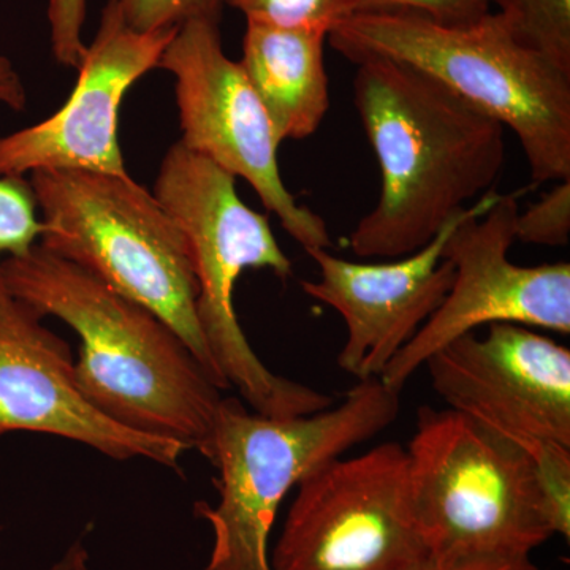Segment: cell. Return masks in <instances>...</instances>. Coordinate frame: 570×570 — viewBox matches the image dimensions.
Returning a JSON list of instances; mask_svg holds the SVG:
<instances>
[{"label":"cell","instance_id":"44dd1931","mask_svg":"<svg viewBox=\"0 0 570 570\" xmlns=\"http://www.w3.org/2000/svg\"><path fill=\"white\" fill-rule=\"evenodd\" d=\"M554 535L570 538V448L547 444L531 453Z\"/></svg>","mask_w":570,"mask_h":570},{"label":"cell","instance_id":"3957f363","mask_svg":"<svg viewBox=\"0 0 570 570\" xmlns=\"http://www.w3.org/2000/svg\"><path fill=\"white\" fill-rule=\"evenodd\" d=\"M358 63L384 58L414 67L519 138L535 186L570 179V73L523 43L491 11L444 26L415 11L356 13L328 33Z\"/></svg>","mask_w":570,"mask_h":570},{"label":"cell","instance_id":"2e32d148","mask_svg":"<svg viewBox=\"0 0 570 570\" xmlns=\"http://www.w3.org/2000/svg\"><path fill=\"white\" fill-rule=\"evenodd\" d=\"M0 104L13 111L28 105V91L13 62L0 55ZM41 223L31 183L0 178V272L6 258L28 253L39 243Z\"/></svg>","mask_w":570,"mask_h":570},{"label":"cell","instance_id":"603a6c76","mask_svg":"<svg viewBox=\"0 0 570 570\" xmlns=\"http://www.w3.org/2000/svg\"><path fill=\"white\" fill-rule=\"evenodd\" d=\"M88 0H48L51 51L56 62L78 69L86 52L82 40Z\"/></svg>","mask_w":570,"mask_h":570},{"label":"cell","instance_id":"9a60e30c","mask_svg":"<svg viewBox=\"0 0 570 570\" xmlns=\"http://www.w3.org/2000/svg\"><path fill=\"white\" fill-rule=\"evenodd\" d=\"M324 32L247 22L239 61L277 140L316 134L330 108Z\"/></svg>","mask_w":570,"mask_h":570},{"label":"cell","instance_id":"9c48e42d","mask_svg":"<svg viewBox=\"0 0 570 570\" xmlns=\"http://www.w3.org/2000/svg\"><path fill=\"white\" fill-rule=\"evenodd\" d=\"M527 193L490 190L456 225L442 253L455 269L452 287L379 377L387 387L401 392L434 352L482 326L517 324L569 335L570 265L523 266L509 258Z\"/></svg>","mask_w":570,"mask_h":570},{"label":"cell","instance_id":"7a4b0ae2","mask_svg":"<svg viewBox=\"0 0 570 570\" xmlns=\"http://www.w3.org/2000/svg\"><path fill=\"white\" fill-rule=\"evenodd\" d=\"M0 279L80 337L75 376L100 414L206 456L224 390L170 325L39 243L6 258Z\"/></svg>","mask_w":570,"mask_h":570},{"label":"cell","instance_id":"cb8c5ba5","mask_svg":"<svg viewBox=\"0 0 570 570\" xmlns=\"http://www.w3.org/2000/svg\"><path fill=\"white\" fill-rule=\"evenodd\" d=\"M412 570H540L531 558L520 560H489V558H469V560H430Z\"/></svg>","mask_w":570,"mask_h":570},{"label":"cell","instance_id":"4fadbf2b","mask_svg":"<svg viewBox=\"0 0 570 570\" xmlns=\"http://www.w3.org/2000/svg\"><path fill=\"white\" fill-rule=\"evenodd\" d=\"M45 316L0 279V436L50 434L97 450L111 460L142 459L179 471V442L127 430L86 400L69 344Z\"/></svg>","mask_w":570,"mask_h":570},{"label":"cell","instance_id":"ac0fdd59","mask_svg":"<svg viewBox=\"0 0 570 570\" xmlns=\"http://www.w3.org/2000/svg\"><path fill=\"white\" fill-rule=\"evenodd\" d=\"M246 22L284 29H309L328 36L356 13V0H225Z\"/></svg>","mask_w":570,"mask_h":570},{"label":"cell","instance_id":"6da1fadb","mask_svg":"<svg viewBox=\"0 0 570 570\" xmlns=\"http://www.w3.org/2000/svg\"><path fill=\"white\" fill-rule=\"evenodd\" d=\"M355 66V107L382 190L348 245L356 257H406L490 193L504 168L505 129L406 63L370 58Z\"/></svg>","mask_w":570,"mask_h":570},{"label":"cell","instance_id":"52a82bcc","mask_svg":"<svg viewBox=\"0 0 570 570\" xmlns=\"http://www.w3.org/2000/svg\"><path fill=\"white\" fill-rule=\"evenodd\" d=\"M420 531L431 558L520 560L553 538L534 460L453 409H419L406 448Z\"/></svg>","mask_w":570,"mask_h":570},{"label":"cell","instance_id":"5bb4252c","mask_svg":"<svg viewBox=\"0 0 570 570\" xmlns=\"http://www.w3.org/2000/svg\"><path fill=\"white\" fill-rule=\"evenodd\" d=\"M468 206L430 245L387 264H355L316 249L307 253L317 281H303V292L343 317L346 341L337 366L358 381L381 377L389 363L417 335L448 296L453 265L442 257L449 236L474 212Z\"/></svg>","mask_w":570,"mask_h":570},{"label":"cell","instance_id":"277c9868","mask_svg":"<svg viewBox=\"0 0 570 570\" xmlns=\"http://www.w3.org/2000/svg\"><path fill=\"white\" fill-rule=\"evenodd\" d=\"M401 392L381 379L358 381L340 404L276 419L224 397L205 459L219 472L217 504H195L212 527L213 549L200 570H273L269 534L277 510L299 480L392 425Z\"/></svg>","mask_w":570,"mask_h":570},{"label":"cell","instance_id":"ffe728a7","mask_svg":"<svg viewBox=\"0 0 570 570\" xmlns=\"http://www.w3.org/2000/svg\"><path fill=\"white\" fill-rule=\"evenodd\" d=\"M570 238V179L558 181L538 204L517 217V242L560 247Z\"/></svg>","mask_w":570,"mask_h":570},{"label":"cell","instance_id":"ba28073f","mask_svg":"<svg viewBox=\"0 0 570 570\" xmlns=\"http://www.w3.org/2000/svg\"><path fill=\"white\" fill-rule=\"evenodd\" d=\"M430 558L397 442L337 456L299 480L269 553L273 570H412Z\"/></svg>","mask_w":570,"mask_h":570},{"label":"cell","instance_id":"30bf717a","mask_svg":"<svg viewBox=\"0 0 570 570\" xmlns=\"http://www.w3.org/2000/svg\"><path fill=\"white\" fill-rule=\"evenodd\" d=\"M175 77L183 146L250 184L262 204L307 253L330 249L325 220L288 193L277 165V140L264 105L239 62L224 51L219 21L176 29L159 67Z\"/></svg>","mask_w":570,"mask_h":570},{"label":"cell","instance_id":"8fae6325","mask_svg":"<svg viewBox=\"0 0 570 570\" xmlns=\"http://www.w3.org/2000/svg\"><path fill=\"white\" fill-rule=\"evenodd\" d=\"M434 392L449 409L532 453L570 448V351L517 324L466 333L426 360Z\"/></svg>","mask_w":570,"mask_h":570},{"label":"cell","instance_id":"8992f818","mask_svg":"<svg viewBox=\"0 0 570 570\" xmlns=\"http://www.w3.org/2000/svg\"><path fill=\"white\" fill-rule=\"evenodd\" d=\"M29 176L41 223L39 245L148 307L178 333L220 389H230L198 322L189 243L156 195L130 175L50 170Z\"/></svg>","mask_w":570,"mask_h":570},{"label":"cell","instance_id":"7402d4cb","mask_svg":"<svg viewBox=\"0 0 570 570\" xmlns=\"http://www.w3.org/2000/svg\"><path fill=\"white\" fill-rule=\"evenodd\" d=\"M390 10L415 11L444 26H471L493 6L491 0H356V13Z\"/></svg>","mask_w":570,"mask_h":570},{"label":"cell","instance_id":"5b68a950","mask_svg":"<svg viewBox=\"0 0 570 570\" xmlns=\"http://www.w3.org/2000/svg\"><path fill=\"white\" fill-rule=\"evenodd\" d=\"M236 178L175 142L165 154L154 195L181 227L198 283L202 333L228 387L268 417L288 419L333 406V397L273 373L250 347L235 311V287L247 269H269L281 281L292 262L268 217L239 198Z\"/></svg>","mask_w":570,"mask_h":570},{"label":"cell","instance_id":"7c38bea8","mask_svg":"<svg viewBox=\"0 0 570 570\" xmlns=\"http://www.w3.org/2000/svg\"><path fill=\"white\" fill-rule=\"evenodd\" d=\"M175 32L135 31L118 2L108 0L67 102L45 121L0 137V178L50 170L129 175L119 145L122 100L159 67Z\"/></svg>","mask_w":570,"mask_h":570},{"label":"cell","instance_id":"d4e9b609","mask_svg":"<svg viewBox=\"0 0 570 570\" xmlns=\"http://www.w3.org/2000/svg\"><path fill=\"white\" fill-rule=\"evenodd\" d=\"M48 570H89V553L81 542L73 543L66 554Z\"/></svg>","mask_w":570,"mask_h":570},{"label":"cell","instance_id":"d6986e66","mask_svg":"<svg viewBox=\"0 0 570 570\" xmlns=\"http://www.w3.org/2000/svg\"><path fill=\"white\" fill-rule=\"evenodd\" d=\"M135 31L178 29L193 20H220L225 0H116Z\"/></svg>","mask_w":570,"mask_h":570},{"label":"cell","instance_id":"e0dca14e","mask_svg":"<svg viewBox=\"0 0 570 570\" xmlns=\"http://www.w3.org/2000/svg\"><path fill=\"white\" fill-rule=\"evenodd\" d=\"M517 37L570 73V0H491Z\"/></svg>","mask_w":570,"mask_h":570}]
</instances>
